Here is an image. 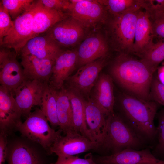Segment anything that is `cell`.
I'll list each match as a JSON object with an SVG mask.
<instances>
[{
  "label": "cell",
  "instance_id": "obj_12",
  "mask_svg": "<svg viewBox=\"0 0 164 164\" xmlns=\"http://www.w3.org/2000/svg\"><path fill=\"white\" fill-rule=\"evenodd\" d=\"M84 27L78 21L69 16L58 22L46 34L62 47L74 46L83 37Z\"/></svg>",
  "mask_w": 164,
  "mask_h": 164
},
{
  "label": "cell",
  "instance_id": "obj_13",
  "mask_svg": "<svg viewBox=\"0 0 164 164\" xmlns=\"http://www.w3.org/2000/svg\"><path fill=\"white\" fill-rule=\"evenodd\" d=\"M151 149H127L110 155L93 158L96 162L100 164H164V161L152 154Z\"/></svg>",
  "mask_w": 164,
  "mask_h": 164
},
{
  "label": "cell",
  "instance_id": "obj_20",
  "mask_svg": "<svg viewBox=\"0 0 164 164\" xmlns=\"http://www.w3.org/2000/svg\"><path fill=\"white\" fill-rule=\"evenodd\" d=\"M69 16L68 13L48 8L36 0L33 17L32 38L46 32L58 22Z\"/></svg>",
  "mask_w": 164,
  "mask_h": 164
},
{
  "label": "cell",
  "instance_id": "obj_34",
  "mask_svg": "<svg viewBox=\"0 0 164 164\" xmlns=\"http://www.w3.org/2000/svg\"><path fill=\"white\" fill-rule=\"evenodd\" d=\"M51 164H100L94 160L92 154H89L84 158L77 156H59L56 162Z\"/></svg>",
  "mask_w": 164,
  "mask_h": 164
},
{
  "label": "cell",
  "instance_id": "obj_4",
  "mask_svg": "<svg viewBox=\"0 0 164 164\" xmlns=\"http://www.w3.org/2000/svg\"><path fill=\"white\" fill-rule=\"evenodd\" d=\"M48 121L41 109L37 108L15 128L23 137L49 150L61 131L60 129L56 131L50 126Z\"/></svg>",
  "mask_w": 164,
  "mask_h": 164
},
{
  "label": "cell",
  "instance_id": "obj_24",
  "mask_svg": "<svg viewBox=\"0 0 164 164\" xmlns=\"http://www.w3.org/2000/svg\"><path fill=\"white\" fill-rule=\"evenodd\" d=\"M65 88L72 110L73 130L93 141L86 123L84 99L74 91Z\"/></svg>",
  "mask_w": 164,
  "mask_h": 164
},
{
  "label": "cell",
  "instance_id": "obj_9",
  "mask_svg": "<svg viewBox=\"0 0 164 164\" xmlns=\"http://www.w3.org/2000/svg\"><path fill=\"white\" fill-rule=\"evenodd\" d=\"M69 15L84 27H94L103 22L106 18V10L98 0H71Z\"/></svg>",
  "mask_w": 164,
  "mask_h": 164
},
{
  "label": "cell",
  "instance_id": "obj_19",
  "mask_svg": "<svg viewBox=\"0 0 164 164\" xmlns=\"http://www.w3.org/2000/svg\"><path fill=\"white\" fill-rule=\"evenodd\" d=\"M55 61L31 55H21V64L26 78L45 84L49 83Z\"/></svg>",
  "mask_w": 164,
  "mask_h": 164
},
{
  "label": "cell",
  "instance_id": "obj_6",
  "mask_svg": "<svg viewBox=\"0 0 164 164\" xmlns=\"http://www.w3.org/2000/svg\"><path fill=\"white\" fill-rule=\"evenodd\" d=\"M106 63L104 58L81 66L75 74L66 80L64 87L77 93L85 99H89L100 72Z\"/></svg>",
  "mask_w": 164,
  "mask_h": 164
},
{
  "label": "cell",
  "instance_id": "obj_21",
  "mask_svg": "<svg viewBox=\"0 0 164 164\" xmlns=\"http://www.w3.org/2000/svg\"><path fill=\"white\" fill-rule=\"evenodd\" d=\"M84 104L86 123L93 141L97 143L101 148L105 133L107 116L90 98L84 99Z\"/></svg>",
  "mask_w": 164,
  "mask_h": 164
},
{
  "label": "cell",
  "instance_id": "obj_22",
  "mask_svg": "<svg viewBox=\"0 0 164 164\" xmlns=\"http://www.w3.org/2000/svg\"><path fill=\"white\" fill-rule=\"evenodd\" d=\"M8 164H46L45 159L34 148L23 141L8 145Z\"/></svg>",
  "mask_w": 164,
  "mask_h": 164
},
{
  "label": "cell",
  "instance_id": "obj_23",
  "mask_svg": "<svg viewBox=\"0 0 164 164\" xmlns=\"http://www.w3.org/2000/svg\"><path fill=\"white\" fill-rule=\"evenodd\" d=\"M153 37L150 18L145 11L140 10L135 27L133 53L141 56L153 43Z\"/></svg>",
  "mask_w": 164,
  "mask_h": 164
},
{
  "label": "cell",
  "instance_id": "obj_15",
  "mask_svg": "<svg viewBox=\"0 0 164 164\" xmlns=\"http://www.w3.org/2000/svg\"><path fill=\"white\" fill-rule=\"evenodd\" d=\"M62 47L46 33L30 39L22 49L21 55H31L39 58L55 61L64 50Z\"/></svg>",
  "mask_w": 164,
  "mask_h": 164
},
{
  "label": "cell",
  "instance_id": "obj_26",
  "mask_svg": "<svg viewBox=\"0 0 164 164\" xmlns=\"http://www.w3.org/2000/svg\"><path fill=\"white\" fill-rule=\"evenodd\" d=\"M40 107L51 126L54 127L59 126L56 97L53 89L49 84L44 88Z\"/></svg>",
  "mask_w": 164,
  "mask_h": 164
},
{
  "label": "cell",
  "instance_id": "obj_3",
  "mask_svg": "<svg viewBox=\"0 0 164 164\" xmlns=\"http://www.w3.org/2000/svg\"><path fill=\"white\" fill-rule=\"evenodd\" d=\"M101 147L107 152L106 155H109L127 149L141 150L149 147L120 116L114 113L107 117L105 133Z\"/></svg>",
  "mask_w": 164,
  "mask_h": 164
},
{
  "label": "cell",
  "instance_id": "obj_25",
  "mask_svg": "<svg viewBox=\"0 0 164 164\" xmlns=\"http://www.w3.org/2000/svg\"><path fill=\"white\" fill-rule=\"evenodd\" d=\"M52 88L56 99L60 129L65 134L73 131L71 104L64 87L59 89Z\"/></svg>",
  "mask_w": 164,
  "mask_h": 164
},
{
  "label": "cell",
  "instance_id": "obj_28",
  "mask_svg": "<svg viewBox=\"0 0 164 164\" xmlns=\"http://www.w3.org/2000/svg\"><path fill=\"white\" fill-rule=\"evenodd\" d=\"M99 2L114 16L140 5L139 0H99Z\"/></svg>",
  "mask_w": 164,
  "mask_h": 164
},
{
  "label": "cell",
  "instance_id": "obj_32",
  "mask_svg": "<svg viewBox=\"0 0 164 164\" xmlns=\"http://www.w3.org/2000/svg\"><path fill=\"white\" fill-rule=\"evenodd\" d=\"M155 73L151 85L150 99L164 106V85L159 80Z\"/></svg>",
  "mask_w": 164,
  "mask_h": 164
},
{
  "label": "cell",
  "instance_id": "obj_31",
  "mask_svg": "<svg viewBox=\"0 0 164 164\" xmlns=\"http://www.w3.org/2000/svg\"><path fill=\"white\" fill-rule=\"evenodd\" d=\"M141 8L153 20L164 17V0H139Z\"/></svg>",
  "mask_w": 164,
  "mask_h": 164
},
{
  "label": "cell",
  "instance_id": "obj_36",
  "mask_svg": "<svg viewBox=\"0 0 164 164\" xmlns=\"http://www.w3.org/2000/svg\"><path fill=\"white\" fill-rule=\"evenodd\" d=\"M7 134L1 131L0 134V164H5L6 160L8 142Z\"/></svg>",
  "mask_w": 164,
  "mask_h": 164
},
{
  "label": "cell",
  "instance_id": "obj_17",
  "mask_svg": "<svg viewBox=\"0 0 164 164\" xmlns=\"http://www.w3.org/2000/svg\"><path fill=\"white\" fill-rule=\"evenodd\" d=\"M77 51L64 50L55 60L49 83L55 89L64 87L66 80L70 76L77 65Z\"/></svg>",
  "mask_w": 164,
  "mask_h": 164
},
{
  "label": "cell",
  "instance_id": "obj_16",
  "mask_svg": "<svg viewBox=\"0 0 164 164\" xmlns=\"http://www.w3.org/2000/svg\"><path fill=\"white\" fill-rule=\"evenodd\" d=\"M21 113L12 92L0 86V127L1 131L7 132L15 128L21 121Z\"/></svg>",
  "mask_w": 164,
  "mask_h": 164
},
{
  "label": "cell",
  "instance_id": "obj_37",
  "mask_svg": "<svg viewBox=\"0 0 164 164\" xmlns=\"http://www.w3.org/2000/svg\"><path fill=\"white\" fill-rule=\"evenodd\" d=\"M152 22L154 36L164 39V17L155 20Z\"/></svg>",
  "mask_w": 164,
  "mask_h": 164
},
{
  "label": "cell",
  "instance_id": "obj_8",
  "mask_svg": "<svg viewBox=\"0 0 164 164\" xmlns=\"http://www.w3.org/2000/svg\"><path fill=\"white\" fill-rule=\"evenodd\" d=\"M65 135H60L56 139L49 149L50 153L58 156H73L100 148L97 143L74 131Z\"/></svg>",
  "mask_w": 164,
  "mask_h": 164
},
{
  "label": "cell",
  "instance_id": "obj_38",
  "mask_svg": "<svg viewBox=\"0 0 164 164\" xmlns=\"http://www.w3.org/2000/svg\"><path fill=\"white\" fill-rule=\"evenodd\" d=\"M157 77L159 80L164 85V65L157 69Z\"/></svg>",
  "mask_w": 164,
  "mask_h": 164
},
{
  "label": "cell",
  "instance_id": "obj_11",
  "mask_svg": "<svg viewBox=\"0 0 164 164\" xmlns=\"http://www.w3.org/2000/svg\"><path fill=\"white\" fill-rule=\"evenodd\" d=\"M45 84L38 80L26 78L12 93L22 114L27 118L32 107L40 106Z\"/></svg>",
  "mask_w": 164,
  "mask_h": 164
},
{
  "label": "cell",
  "instance_id": "obj_29",
  "mask_svg": "<svg viewBox=\"0 0 164 164\" xmlns=\"http://www.w3.org/2000/svg\"><path fill=\"white\" fill-rule=\"evenodd\" d=\"M35 0H2L1 3L8 10L13 21L29 9Z\"/></svg>",
  "mask_w": 164,
  "mask_h": 164
},
{
  "label": "cell",
  "instance_id": "obj_7",
  "mask_svg": "<svg viewBox=\"0 0 164 164\" xmlns=\"http://www.w3.org/2000/svg\"><path fill=\"white\" fill-rule=\"evenodd\" d=\"M36 0L31 7L14 21L13 25L4 38L1 47L12 49L17 55L32 37L33 21Z\"/></svg>",
  "mask_w": 164,
  "mask_h": 164
},
{
  "label": "cell",
  "instance_id": "obj_5",
  "mask_svg": "<svg viewBox=\"0 0 164 164\" xmlns=\"http://www.w3.org/2000/svg\"><path fill=\"white\" fill-rule=\"evenodd\" d=\"M140 5L114 16L110 23L113 39L119 50L133 53L135 27Z\"/></svg>",
  "mask_w": 164,
  "mask_h": 164
},
{
  "label": "cell",
  "instance_id": "obj_2",
  "mask_svg": "<svg viewBox=\"0 0 164 164\" xmlns=\"http://www.w3.org/2000/svg\"><path fill=\"white\" fill-rule=\"evenodd\" d=\"M110 73L113 78L130 94L147 101L153 73L140 60L121 53L112 63Z\"/></svg>",
  "mask_w": 164,
  "mask_h": 164
},
{
  "label": "cell",
  "instance_id": "obj_1",
  "mask_svg": "<svg viewBox=\"0 0 164 164\" xmlns=\"http://www.w3.org/2000/svg\"><path fill=\"white\" fill-rule=\"evenodd\" d=\"M119 100L118 114L141 141L152 149L156 142L157 130L154 119L158 104L124 92L120 94Z\"/></svg>",
  "mask_w": 164,
  "mask_h": 164
},
{
  "label": "cell",
  "instance_id": "obj_14",
  "mask_svg": "<svg viewBox=\"0 0 164 164\" xmlns=\"http://www.w3.org/2000/svg\"><path fill=\"white\" fill-rule=\"evenodd\" d=\"M90 98L108 116L114 112V97L113 79L109 75L100 73Z\"/></svg>",
  "mask_w": 164,
  "mask_h": 164
},
{
  "label": "cell",
  "instance_id": "obj_33",
  "mask_svg": "<svg viewBox=\"0 0 164 164\" xmlns=\"http://www.w3.org/2000/svg\"><path fill=\"white\" fill-rule=\"evenodd\" d=\"M14 24V21L7 9L0 3V44L9 33Z\"/></svg>",
  "mask_w": 164,
  "mask_h": 164
},
{
  "label": "cell",
  "instance_id": "obj_10",
  "mask_svg": "<svg viewBox=\"0 0 164 164\" xmlns=\"http://www.w3.org/2000/svg\"><path fill=\"white\" fill-rule=\"evenodd\" d=\"M9 49H0V85L13 93L26 78L16 59L17 54Z\"/></svg>",
  "mask_w": 164,
  "mask_h": 164
},
{
  "label": "cell",
  "instance_id": "obj_18",
  "mask_svg": "<svg viewBox=\"0 0 164 164\" xmlns=\"http://www.w3.org/2000/svg\"><path fill=\"white\" fill-rule=\"evenodd\" d=\"M108 51L106 40L100 33L92 34L80 44L77 51V65L82 66L104 58Z\"/></svg>",
  "mask_w": 164,
  "mask_h": 164
},
{
  "label": "cell",
  "instance_id": "obj_27",
  "mask_svg": "<svg viewBox=\"0 0 164 164\" xmlns=\"http://www.w3.org/2000/svg\"><path fill=\"white\" fill-rule=\"evenodd\" d=\"M140 56V60L154 73L158 65L164 60V39L153 43Z\"/></svg>",
  "mask_w": 164,
  "mask_h": 164
},
{
  "label": "cell",
  "instance_id": "obj_30",
  "mask_svg": "<svg viewBox=\"0 0 164 164\" xmlns=\"http://www.w3.org/2000/svg\"><path fill=\"white\" fill-rule=\"evenodd\" d=\"M157 116L156 142L151 151L155 157L164 161V108L158 112Z\"/></svg>",
  "mask_w": 164,
  "mask_h": 164
},
{
  "label": "cell",
  "instance_id": "obj_35",
  "mask_svg": "<svg viewBox=\"0 0 164 164\" xmlns=\"http://www.w3.org/2000/svg\"><path fill=\"white\" fill-rule=\"evenodd\" d=\"M41 1L46 7L63 12H68L71 4L70 0H41Z\"/></svg>",
  "mask_w": 164,
  "mask_h": 164
}]
</instances>
